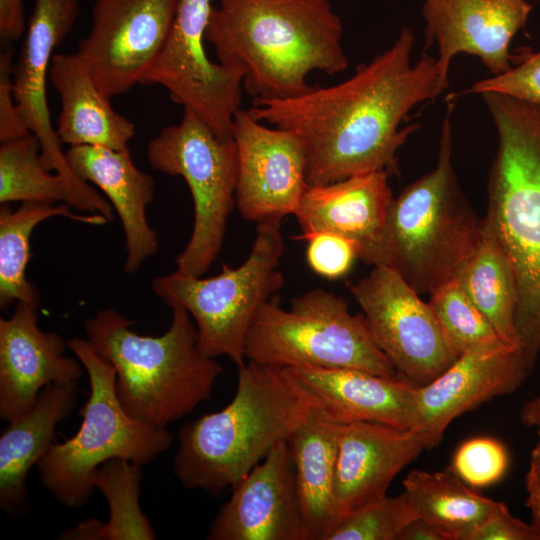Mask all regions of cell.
Wrapping results in <instances>:
<instances>
[{"instance_id": "1", "label": "cell", "mask_w": 540, "mask_h": 540, "mask_svg": "<svg viewBox=\"0 0 540 540\" xmlns=\"http://www.w3.org/2000/svg\"><path fill=\"white\" fill-rule=\"evenodd\" d=\"M414 35L402 28L393 44L356 67L348 79L286 99H253L248 110L268 125L296 133L306 150L309 185L351 176L397 172V152L417 129L401 127L418 104L440 95L436 57L413 63Z\"/></svg>"}, {"instance_id": "2", "label": "cell", "mask_w": 540, "mask_h": 540, "mask_svg": "<svg viewBox=\"0 0 540 540\" xmlns=\"http://www.w3.org/2000/svg\"><path fill=\"white\" fill-rule=\"evenodd\" d=\"M205 38L218 62L240 69L253 99L309 91L314 71H344L343 24L329 0H215Z\"/></svg>"}, {"instance_id": "3", "label": "cell", "mask_w": 540, "mask_h": 540, "mask_svg": "<svg viewBox=\"0 0 540 540\" xmlns=\"http://www.w3.org/2000/svg\"><path fill=\"white\" fill-rule=\"evenodd\" d=\"M315 404L286 369L255 361L238 367L228 405L182 426L173 471L190 490L231 489L310 416Z\"/></svg>"}, {"instance_id": "4", "label": "cell", "mask_w": 540, "mask_h": 540, "mask_svg": "<svg viewBox=\"0 0 540 540\" xmlns=\"http://www.w3.org/2000/svg\"><path fill=\"white\" fill-rule=\"evenodd\" d=\"M481 95L498 134L484 217L515 269L517 339L532 370L540 351V105L495 92Z\"/></svg>"}, {"instance_id": "5", "label": "cell", "mask_w": 540, "mask_h": 540, "mask_svg": "<svg viewBox=\"0 0 540 540\" xmlns=\"http://www.w3.org/2000/svg\"><path fill=\"white\" fill-rule=\"evenodd\" d=\"M160 336L141 335L133 321L112 308L85 321L87 340L116 374L117 397L132 418L166 428L207 400L223 367L197 345L196 326L180 306Z\"/></svg>"}, {"instance_id": "6", "label": "cell", "mask_w": 540, "mask_h": 540, "mask_svg": "<svg viewBox=\"0 0 540 540\" xmlns=\"http://www.w3.org/2000/svg\"><path fill=\"white\" fill-rule=\"evenodd\" d=\"M482 231L452 163V125L444 118L435 167L393 198L383 230L362 261L397 272L417 293L456 279Z\"/></svg>"}, {"instance_id": "7", "label": "cell", "mask_w": 540, "mask_h": 540, "mask_svg": "<svg viewBox=\"0 0 540 540\" xmlns=\"http://www.w3.org/2000/svg\"><path fill=\"white\" fill-rule=\"evenodd\" d=\"M67 347L87 372L89 397L76 434L54 442L37 464L40 480L61 505L84 506L94 490L93 477L106 461L123 458L141 464L153 461L173 443L167 428L138 421L123 409L115 389V370L87 339L72 338Z\"/></svg>"}, {"instance_id": "8", "label": "cell", "mask_w": 540, "mask_h": 540, "mask_svg": "<svg viewBox=\"0 0 540 540\" xmlns=\"http://www.w3.org/2000/svg\"><path fill=\"white\" fill-rule=\"evenodd\" d=\"M245 358L281 368H350L382 376L398 375L377 346L362 313L322 288L280 305L278 295L256 314L245 341Z\"/></svg>"}, {"instance_id": "9", "label": "cell", "mask_w": 540, "mask_h": 540, "mask_svg": "<svg viewBox=\"0 0 540 540\" xmlns=\"http://www.w3.org/2000/svg\"><path fill=\"white\" fill-rule=\"evenodd\" d=\"M281 220L257 223L247 259L238 267L202 278L174 271L156 277L152 289L167 306L183 307L197 330L199 350L208 357H228L245 364V341L262 305L283 287L279 269L285 244Z\"/></svg>"}, {"instance_id": "10", "label": "cell", "mask_w": 540, "mask_h": 540, "mask_svg": "<svg viewBox=\"0 0 540 540\" xmlns=\"http://www.w3.org/2000/svg\"><path fill=\"white\" fill-rule=\"evenodd\" d=\"M150 166L182 177L191 192L194 223L188 243L177 256L176 271L202 276L219 255L228 218L236 206L237 148L218 138L189 109L178 124L163 128L146 148Z\"/></svg>"}, {"instance_id": "11", "label": "cell", "mask_w": 540, "mask_h": 540, "mask_svg": "<svg viewBox=\"0 0 540 540\" xmlns=\"http://www.w3.org/2000/svg\"><path fill=\"white\" fill-rule=\"evenodd\" d=\"M213 0H179L171 33L141 85L164 87L172 101L201 118L222 140L232 139V124L241 109L243 72L213 62L205 50V33Z\"/></svg>"}, {"instance_id": "12", "label": "cell", "mask_w": 540, "mask_h": 540, "mask_svg": "<svg viewBox=\"0 0 540 540\" xmlns=\"http://www.w3.org/2000/svg\"><path fill=\"white\" fill-rule=\"evenodd\" d=\"M348 289L377 346L409 382L425 385L458 358L430 304L393 269L373 266Z\"/></svg>"}, {"instance_id": "13", "label": "cell", "mask_w": 540, "mask_h": 540, "mask_svg": "<svg viewBox=\"0 0 540 540\" xmlns=\"http://www.w3.org/2000/svg\"><path fill=\"white\" fill-rule=\"evenodd\" d=\"M178 1H95L90 30L76 52L106 98L141 83L168 40Z\"/></svg>"}, {"instance_id": "14", "label": "cell", "mask_w": 540, "mask_h": 540, "mask_svg": "<svg viewBox=\"0 0 540 540\" xmlns=\"http://www.w3.org/2000/svg\"><path fill=\"white\" fill-rule=\"evenodd\" d=\"M79 11V0L34 1L25 39L14 65V98L25 125L41 143L44 165L62 175L71 185L78 202L77 210L108 216L112 212L110 203L69 167L47 104L46 78L53 51L72 29Z\"/></svg>"}, {"instance_id": "15", "label": "cell", "mask_w": 540, "mask_h": 540, "mask_svg": "<svg viewBox=\"0 0 540 540\" xmlns=\"http://www.w3.org/2000/svg\"><path fill=\"white\" fill-rule=\"evenodd\" d=\"M232 139L237 148L235 204L241 217L257 224L294 215L309 186L302 139L243 109L234 116Z\"/></svg>"}, {"instance_id": "16", "label": "cell", "mask_w": 540, "mask_h": 540, "mask_svg": "<svg viewBox=\"0 0 540 540\" xmlns=\"http://www.w3.org/2000/svg\"><path fill=\"white\" fill-rule=\"evenodd\" d=\"M536 0H423L426 43L437 48V65L448 86L459 54L473 55L492 75L512 66L510 44L524 29Z\"/></svg>"}, {"instance_id": "17", "label": "cell", "mask_w": 540, "mask_h": 540, "mask_svg": "<svg viewBox=\"0 0 540 540\" xmlns=\"http://www.w3.org/2000/svg\"><path fill=\"white\" fill-rule=\"evenodd\" d=\"M530 371L519 347L507 342L460 355L432 381L416 387L415 429L425 434L428 449L435 448L453 420L515 392Z\"/></svg>"}, {"instance_id": "18", "label": "cell", "mask_w": 540, "mask_h": 540, "mask_svg": "<svg viewBox=\"0 0 540 540\" xmlns=\"http://www.w3.org/2000/svg\"><path fill=\"white\" fill-rule=\"evenodd\" d=\"M213 519L209 540H310L298 505L287 441L232 488Z\"/></svg>"}, {"instance_id": "19", "label": "cell", "mask_w": 540, "mask_h": 540, "mask_svg": "<svg viewBox=\"0 0 540 540\" xmlns=\"http://www.w3.org/2000/svg\"><path fill=\"white\" fill-rule=\"evenodd\" d=\"M37 314V306L18 302L0 319V418L7 422L30 410L45 387L75 385L86 371L64 354L61 335L40 329Z\"/></svg>"}, {"instance_id": "20", "label": "cell", "mask_w": 540, "mask_h": 540, "mask_svg": "<svg viewBox=\"0 0 540 540\" xmlns=\"http://www.w3.org/2000/svg\"><path fill=\"white\" fill-rule=\"evenodd\" d=\"M425 449L427 438L417 429L366 421L341 424L334 492L342 520L385 497L394 478Z\"/></svg>"}, {"instance_id": "21", "label": "cell", "mask_w": 540, "mask_h": 540, "mask_svg": "<svg viewBox=\"0 0 540 540\" xmlns=\"http://www.w3.org/2000/svg\"><path fill=\"white\" fill-rule=\"evenodd\" d=\"M311 396L315 407L339 424L377 422L415 429L417 385L399 374L382 376L350 368H286Z\"/></svg>"}, {"instance_id": "22", "label": "cell", "mask_w": 540, "mask_h": 540, "mask_svg": "<svg viewBox=\"0 0 540 540\" xmlns=\"http://www.w3.org/2000/svg\"><path fill=\"white\" fill-rule=\"evenodd\" d=\"M73 173L91 182L107 196L123 228L126 258L124 271L133 274L158 252L159 241L150 226L146 208L154 199L153 178L138 169L128 149L102 146H70L65 152Z\"/></svg>"}, {"instance_id": "23", "label": "cell", "mask_w": 540, "mask_h": 540, "mask_svg": "<svg viewBox=\"0 0 540 540\" xmlns=\"http://www.w3.org/2000/svg\"><path fill=\"white\" fill-rule=\"evenodd\" d=\"M389 174L376 171L309 185L294 216L302 234L329 231L356 242L363 261L383 230L393 195Z\"/></svg>"}, {"instance_id": "24", "label": "cell", "mask_w": 540, "mask_h": 540, "mask_svg": "<svg viewBox=\"0 0 540 540\" xmlns=\"http://www.w3.org/2000/svg\"><path fill=\"white\" fill-rule=\"evenodd\" d=\"M75 385L52 384L39 394L33 407L9 421L0 437V508L11 517L28 512L26 477L55 442L57 424L77 403Z\"/></svg>"}, {"instance_id": "25", "label": "cell", "mask_w": 540, "mask_h": 540, "mask_svg": "<svg viewBox=\"0 0 540 540\" xmlns=\"http://www.w3.org/2000/svg\"><path fill=\"white\" fill-rule=\"evenodd\" d=\"M49 78L61 103L56 127L61 143L128 149L134 124L113 109L77 52L54 54Z\"/></svg>"}, {"instance_id": "26", "label": "cell", "mask_w": 540, "mask_h": 540, "mask_svg": "<svg viewBox=\"0 0 540 540\" xmlns=\"http://www.w3.org/2000/svg\"><path fill=\"white\" fill-rule=\"evenodd\" d=\"M340 426L314 407L287 439L298 505L310 540H327L342 521L334 492Z\"/></svg>"}, {"instance_id": "27", "label": "cell", "mask_w": 540, "mask_h": 540, "mask_svg": "<svg viewBox=\"0 0 540 540\" xmlns=\"http://www.w3.org/2000/svg\"><path fill=\"white\" fill-rule=\"evenodd\" d=\"M456 279L498 335L519 347L515 326L519 298L515 269L485 217L479 243Z\"/></svg>"}, {"instance_id": "28", "label": "cell", "mask_w": 540, "mask_h": 540, "mask_svg": "<svg viewBox=\"0 0 540 540\" xmlns=\"http://www.w3.org/2000/svg\"><path fill=\"white\" fill-rule=\"evenodd\" d=\"M67 203L23 202L16 210L8 204L0 206V307L14 302L39 306L40 293L27 276L30 260V236L41 222L62 216L91 225L109 220L98 213L75 214Z\"/></svg>"}, {"instance_id": "29", "label": "cell", "mask_w": 540, "mask_h": 540, "mask_svg": "<svg viewBox=\"0 0 540 540\" xmlns=\"http://www.w3.org/2000/svg\"><path fill=\"white\" fill-rule=\"evenodd\" d=\"M403 486L418 516L437 527L447 540H457L498 504L467 485L451 466L437 472L412 470Z\"/></svg>"}, {"instance_id": "30", "label": "cell", "mask_w": 540, "mask_h": 540, "mask_svg": "<svg viewBox=\"0 0 540 540\" xmlns=\"http://www.w3.org/2000/svg\"><path fill=\"white\" fill-rule=\"evenodd\" d=\"M10 202H61L77 210L71 185L46 168L41 143L32 133L0 146V203Z\"/></svg>"}, {"instance_id": "31", "label": "cell", "mask_w": 540, "mask_h": 540, "mask_svg": "<svg viewBox=\"0 0 540 540\" xmlns=\"http://www.w3.org/2000/svg\"><path fill=\"white\" fill-rule=\"evenodd\" d=\"M142 465L123 458L103 463L93 477L107 500L108 522H101L100 540H152L156 535L149 519L142 513L139 497Z\"/></svg>"}, {"instance_id": "32", "label": "cell", "mask_w": 540, "mask_h": 540, "mask_svg": "<svg viewBox=\"0 0 540 540\" xmlns=\"http://www.w3.org/2000/svg\"><path fill=\"white\" fill-rule=\"evenodd\" d=\"M428 303L457 357L477 348L506 342L470 300L457 279L430 294Z\"/></svg>"}, {"instance_id": "33", "label": "cell", "mask_w": 540, "mask_h": 540, "mask_svg": "<svg viewBox=\"0 0 540 540\" xmlns=\"http://www.w3.org/2000/svg\"><path fill=\"white\" fill-rule=\"evenodd\" d=\"M403 491L368 503L347 515L327 540H398L404 528L418 518Z\"/></svg>"}, {"instance_id": "34", "label": "cell", "mask_w": 540, "mask_h": 540, "mask_svg": "<svg viewBox=\"0 0 540 540\" xmlns=\"http://www.w3.org/2000/svg\"><path fill=\"white\" fill-rule=\"evenodd\" d=\"M508 465V453L501 442L490 437H476L457 449L450 466L467 485L477 489L498 482Z\"/></svg>"}, {"instance_id": "35", "label": "cell", "mask_w": 540, "mask_h": 540, "mask_svg": "<svg viewBox=\"0 0 540 540\" xmlns=\"http://www.w3.org/2000/svg\"><path fill=\"white\" fill-rule=\"evenodd\" d=\"M294 238L307 242L308 266L314 273L328 280L346 275L358 259L356 242L333 232L316 231Z\"/></svg>"}, {"instance_id": "36", "label": "cell", "mask_w": 540, "mask_h": 540, "mask_svg": "<svg viewBox=\"0 0 540 540\" xmlns=\"http://www.w3.org/2000/svg\"><path fill=\"white\" fill-rule=\"evenodd\" d=\"M469 92H495L540 105V51L521 54L509 70L475 82Z\"/></svg>"}, {"instance_id": "37", "label": "cell", "mask_w": 540, "mask_h": 540, "mask_svg": "<svg viewBox=\"0 0 540 540\" xmlns=\"http://www.w3.org/2000/svg\"><path fill=\"white\" fill-rule=\"evenodd\" d=\"M457 540H540V533L531 523L513 516L504 503L498 502L485 519L461 533Z\"/></svg>"}, {"instance_id": "38", "label": "cell", "mask_w": 540, "mask_h": 540, "mask_svg": "<svg viewBox=\"0 0 540 540\" xmlns=\"http://www.w3.org/2000/svg\"><path fill=\"white\" fill-rule=\"evenodd\" d=\"M14 48L5 46L0 53V142L30 134L14 98Z\"/></svg>"}, {"instance_id": "39", "label": "cell", "mask_w": 540, "mask_h": 540, "mask_svg": "<svg viewBox=\"0 0 540 540\" xmlns=\"http://www.w3.org/2000/svg\"><path fill=\"white\" fill-rule=\"evenodd\" d=\"M27 29L24 0H0V39L5 46L18 40Z\"/></svg>"}, {"instance_id": "40", "label": "cell", "mask_w": 540, "mask_h": 540, "mask_svg": "<svg viewBox=\"0 0 540 540\" xmlns=\"http://www.w3.org/2000/svg\"><path fill=\"white\" fill-rule=\"evenodd\" d=\"M398 540H447L445 535L427 520L418 517L401 532Z\"/></svg>"}, {"instance_id": "41", "label": "cell", "mask_w": 540, "mask_h": 540, "mask_svg": "<svg viewBox=\"0 0 540 540\" xmlns=\"http://www.w3.org/2000/svg\"><path fill=\"white\" fill-rule=\"evenodd\" d=\"M526 506L531 512V524L540 533V473L529 468L525 478Z\"/></svg>"}, {"instance_id": "42", "label": "cell", "mask_w": 540, "mask_h": 540, "mask_svg": "<svg viewBox=\"0 0 540 540\" xmlns=\"http://www.w3.org/2000/svg\"><path fill=\"white\" fill-rule=\"evenodd\" d=\"M520 419L527 427H540V392L523 405Z\"/></svg>"}, {"instance_id": "43", "label": "cell", "mask_w": 540, "mask_h": 540, "mask_svg": "<svg viewBox=\"0 0 540 540\" xmlns=\"http://www.w3.org/2000/svg\"><path fill=\"white\" fill-rule=\"evenodd\" d=\"M529 468L540 473V427H538V441L531 452Z\"/></svg>"}]
</instances>
